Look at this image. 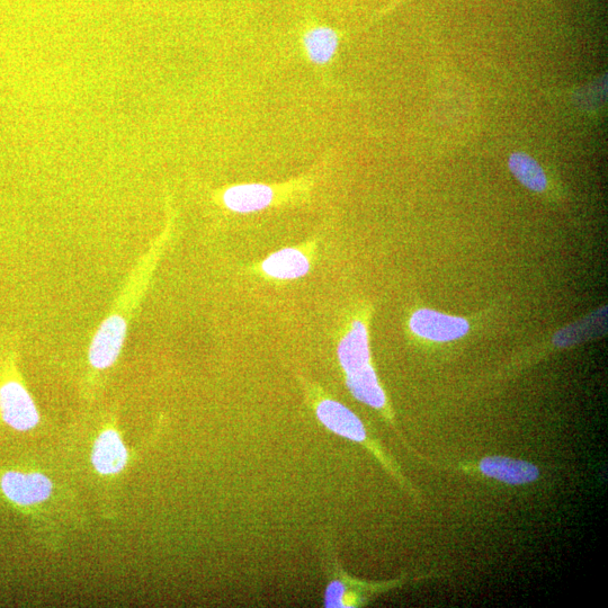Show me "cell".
I'll list each match as a JSON object with an SVG mask.
<instances>
[{"label":"cell","instance_id":"cell-1","mask_svg":"<svg viewBox=\"0 0 608 608\" xmlns=\"http://www.w3.org/2000/svg\"><path fill=\"white\" fill-rule=\"evenodd\" d=\"M411 332L420 338L435 343H449L466 336L470 325L468 320L441 314L431 309H420L409 321Z\"/></svg>","mask_w":608,"mask_h":608},{"label":"cell","instance_id":"cell-2","mask_svg":"<svg viewBox=\"0 0 608 608\" xmlns=\"http://www.w3.org/2000/svg\"><path fill=\"white\" fill-rule=\"evenodd\" d=\"M0 413L7 425L20 432L30 431L40 420L29 392L17 382H8L0 388Z\"/></svg>","mask_w":608,"mask_h":608},{"label":"cell","instance_id":"cell-3","mask_svg":"<svg viewBox=\"0 0 608 608\" xmlns=\"http://www.w3.org/2000/svg\"><path fill=\"white\" fill-rule=\"evenodd\" d=\"M316 417L328 431L356 443L368 440L362 420L351 409L334 399L320 397L314 401Z\"/></svg>","mask_w":608,"mask_h":608},{"label":"cell","instance_id":"cell-4","mask_svg":"<svg viewBox=\"0 0 608 608\" xmlns=\"http://www.w3.org/2000/svg\"><path fill=\"white\" fill-rule=\"evenodd\" d=\"M0 486L8 499L21 506L43 503L52 494L51 481L41 473L7 472Z\"/></svg>","mask_w":608,"mask_h":608},{"label":"cell","instance_id":"cell-5","mask_svg":"<svg viewBox=\"0 0 608 608\" xmlns=\"http://www.w3.org/2000/svg\"><path fill=\"white\" fill-rule=\"evenodd\" d=\"M127 334V323L119 316L107 318L98 329L91 350L89 361L97 370L110 368L118 359Z\"/></svg>","mask_w":608,"mask_h":608},{"label":"cell","instance_id":"cell-6","mask_svg":"<svg viewBox=\"0 0 608 608\" xmlns=\"http://www.w3.org/2000/svg\"><path fill=\"white\" fill-rule=\"evenodd\" d=\"M275 198L273 186L263 183L232 185L222 194V202L227 209L243 214L270 208Z\"/></svg>","mask_w":608,"mask_h":608},{"label":"cell","instance_id":"cell-7","mask_svg":"<svg viewBox=\"0 0 608 608\" xmlns=\"http://www.w3.org/2000/svg\"><path fill=\"white\" fill-rule=\"evenodd\" d=\"M337 355L345 374L363 369L371 364L369 332L362 321H354L350 332L339 342Z\"/></svg>","mask_w":608,"mask_h":608},{"label":"cell","instance_id":"cell-8","mask_svg":"<svg viewBox=\"0 0 608 608\" xmlns=\"http://www.w3.org/2000/svg\"><path fill=\"white\" fill-rule=\"evenodd\" d=\"M480 470L489 478L515 486L530 484L540 476V471L534 464L504 456H491L482 460Z\"/></svg>","mask_w":608,"mask_h":608},{"label":"cell","instance_id":"cell-9","mask_svg":"<svg viewBox=\"0 0 608 608\" xmlns=\"http://www.w3.org/2000/svg\"><path fill=\"white\" fill-rule=\"evenodd\" d=\"M92 459L101 475H116L127 466L128 451L118 433L106 431L97 438Z\"/></svg>","mask_w":608,"mask_h":608},{"label":"cell","instance_id":"cell-10","mask_svg":"<svg viewBox=\"0 0 608 608\" xmlns=\"http://www.w3.org/2000/svg\"><path fill=\"white\" fill-rule=\"evenodd\" d=\"M339 44V34L327 25L312 26L302 37L304 55L317 66L330 64L336 56Z\"/></svg>","mask_w":608,"mask_h":608},{"label":"cell","instance_id":"cell-11","mask_svg":"<svg viewBox=\"0 0 608 608\" xmlns=\"http://www.w3.org/2000/svg\"><path fill=\"white\" fill-rule=\"evenodd\" d=\"M262 271L273 279L298 280L310 271V262L297 248H284L268 256L262 263Z\"/></svg>","mask_w":608,"mask_h":608},{"label":"cell","instance_id":"cell-12","mask_svg":"<svg viewBox=\"0 0 608 608\" xmlns=\"http://www.w3.org/2000/svg\"><path fill=\"white\" fill-rule=\"evenodd\" d=\"M345 378L347 388L356 400L378 410L386 407V393H384L381 387L378 375L375 373L372 364L355 372L345 374Z\"/></svg>","mask_w":608,"mask_h":608},{"label":"cell","instance_id":"cell-13","mask_svg":"<svg viewBox=\"0 0 608 608\" xmlns=\"http://www.w3.org/2000/svg\"><path fill=\"white\" fill-rule=\"evenodd\" d=\"M607 330V307L598 309L592 315L560 330L553 337L558 347H569L603 336Z\"/></svg>","mask_w":608,"mask_h":608},{"label":"cell","instance_id":"cell-14","mask_svg":"<svg viewBox=\"0 0 608 608\" xmlns=\"http://www.w3.org/2000/svg\"><path fill=\"white\" fill-rule=\"evenodd\" d=\"M508 167L518 182L536 193L547 190L548 178L541 165L524 152H514L508 159Z\"/></svg>","mask_w":608,"mask_h":608}]
</instances>
